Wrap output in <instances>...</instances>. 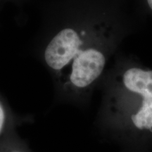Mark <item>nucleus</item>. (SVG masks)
Masks as SVG:
<instances>
[{
	"label": "nucleus",
	"mask_w": 152,
	"mask_h": 152,
	"mask_svg": "<svg viewBox=\"0 0 152 152\" xmlns=\"http://www.w3.org/2000/svg\"><path fill=\"white\" fill-rule=\"evenodd\" d=\"M83 30L66 28L51 39L45 60L53 71L64 78L63 90L77 97L102 75L106 63L104 48Z\"/></svg>",
	"instance_id": "f257e3e1"
},
{
	"label": "nucleus",
	"mask_w": 152,
	"mask_h": 152,
	"mask_svg": "<svg viewBox=\"0 0 152 152\" xmlns=\"http://www.w3.org/2000/svg\"><path fill=\"white\" fill-rule=\"evenodd\" d=\"M121 78L125 90L141 97L140 106L131 115L133 125L152 131V70L132 67L123 73Z\"/></svg>",
	"instance_id": "f03ea898"
},
{
	"label": "nucleus",
	"mask_w": 152,
	"mask_h": 152,
	"mask_svg": "<svg viewBox=\"0 0 152 152\" xmlns=\"http://www.w3.org/2000/svg\"><path fill=\"white\" fill-rule=\"evenodd\" d=\"M0 152H34L26 140L18 134L14 128L0 140Z\"/></svg>",
	"instance_id": "7ed1b4c3"
},
{
	"label": "nucleus",
	"mask_w": 152,
	"mask_h": 152,
	"mask_svg": "<svg viewBox=\"0 0 152 152\" xmlns=\"http://www.w3.org/2000/svg\"><path fill=\"white\" fill-rule=\"evenodd\" d=\"M147 2H148V4L149 6V7L152 10V0H147Z\"/></svg>",
	"instance_id": "20e7f679"
}]
</instances>
